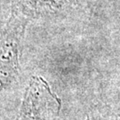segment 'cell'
<instances>
[{"label": "cell", "instance_id": "obj_1", "mask_svg": "<svg viewBox=\"0 0 120 120\" xmlns=\"http://www.w3.org/2000/svg\"><path fill=\"white\" fill-rule=\"evenodd\" d=\"M60 101L45 86H30L22 102L18 120H57Z\"/></svg>", "mask_w": 120, "mask_h": 120}, {"label": "cell", "instance_id": "obj_2", "mask_svg": "<svg viewBox=\"0 0 120 120\" xmlns=\"http://www.w3.org/2000/svg\"><path fill=\"white\" fill-rule=\"evenodd\" d=\"M22 29L16 22L10 24L0 38V93L16 78L19 69V45Z\"/></svg>", "mask_w": 120, "mask_h": 120}, {"label": "cell", "instance_id": "obj_3", "mask_svg": "<svg viewBox=\"0 0 120 120\" xmlns=\"http://www.w3.org/2000/svg\"><path fill=\"white\" fill-rule=\"evenodd\" d=\"M37 1H38V3H42V4L57 5V4H60L64 0H37Z\"/></svg>", "mask_w": 120, "mask_h": 120}, {"label": "cell", "instance_id": "obj_4", "mask_svg": "<svg viewBox=\"0 0 120 120\" xmlns=\"http://www.w3.org/2000/svg\"><path fill=\"white\" fill-rule=\"evenodd\" d=\"M119 120H120V119H119Z\"/></svg>", "mask_w": 120, "mask_h": 120}]
</instances>
